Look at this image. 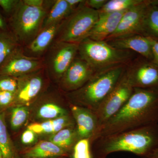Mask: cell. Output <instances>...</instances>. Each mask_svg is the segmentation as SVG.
I'll return each mask as SVG.
<instances>
[{
    "label": "cell",
    "mask_w": 158,
    "mask_h": 158,
    "mask_svg": "<svg viewBox=\"0 0 158 158\" xmlns=\"http://www.w3.org/2000/svg\"><path fill=\"white\" fill-rule=\"evenodd\" d=\"M69 108L80 140L89 139L90 141L98 128V120L95 113L87 108L70 103Z\"/></svg>",
    "instance_id": "obj_14"
},
{
    "label": "cell",
    "mask_w": 158,
    "mask_h": 158,
    "mask_svg": "<svg viewBox=\"0 0 158 158\" xmlns=\"http://www.w3.org/2000/svg\"><path fill=\"white\" fill-rule=\"evenodd\" d=\"M0 158H3L2 156V154H1V152H0Z\"/></svg>",
    "instance_id": "obj_40"
},
{
    "label": "cell",
    "mask_w": 158,
    "mask_h": 158,
    "mask_svg": "<svg viewBox=\"0 0 158 158\" xmlns=\"http://www.w3.org/2000/svg\"><path fill=\"white\" fill-rule=\"evenodd\" d=\"M151 1H142L128 9L122 17L116 31L106 41L135 35H142L144 17Z\"/></svg>",
    "instance_id": "obj_9"
},
{
    "label": "cell",
    "mask_w": 158,
    "mask_h": 158,
    "mask_svg": "<svg viewBox=\"0 0 158 158\" xmlns=\"http://www.w3.org/2000/svg\"><path fill=\"white\" fill-rule=\"evenodd\" d=\"M95 73L94 70L85 60L76 58L60 79L61 88L68 92L78 90Z\"/></svg>",
    "instance_id": "obj_12"
},
{
    "label": "cell",
    "mask_w": 158,
    "mask_h": 158,
    "mask_svg": "<svg viewBox=\"0 0 158 158\" xmlns=\"http://www.w3.org/2000/svg\"><path fill=\"white\" fill-rule=\"evenodd\" d=\"M150 37L151 43L152 59V62L158 66V40Z\"/></svg>",
    "instance_id": "obj_33"
},
{
    "label": "cell",
    "mask_w": 158,
    "mask_h": 158,
    "mask_svg": "<svg viewBox=\"0 0 158 158\" xmlns=\"http://www.w3.org/2000/svg\"><path fill=\"white\" fill-rule=\"evenodd\" d=\"M19 2V0H0V7L6 13L12 14Z\"/></svg>",
    "instance_id": "obj_32"
},
{
    "label": "cell",
    "mask_w": 158,
    "mask_h": 158,
    "mask_svg": "<svg viewBox=\"0 0 158 158\" xmlns=\"http://www.w3.org/2000/svg\"><path fill=\"white\" fill-rule=\"evenodd\" d=\"M53 2L45 7H38L28 6L19 1L11 19L13 34L18 42L30 43L36 37Z\"/></svg>",
    "instance_id": "obj_5"
},
{
    "label": "cell",
    "mask_w": 158,
    "mask_h": 158,
    "mask_svg": "<svg viewBox=\"0 0 158 158\" xmlns=\"http://www.w3.org/2000/svg\"><path fill=\"white\" fill-rule=\"evenodd\" d=\"M80 140L76 125L65 127L50 135L48 141L71 154L75 144Z\"/></svg>",
    "instance_id": "obj_20"
},
{
    "label": "cell",
    "mask_w": 158,
    "mask_h": 158,
    "mask_svg": "<svg viewBox=\"0 0 158 158\" xmlns=\"http://www.w3.org/2000/svg\"><path fill=\"white\" fill-rule=\"evenodd\" d=\"M43 68L41 59L26 56L19 47L0 66V75L18 78L41 70Z\"/></svg>",
    "instance_id": "obj_8"
},
{
    "label": "cell",
    "mask_w": 158,
    "mask_h": 158,
    "mask_svg": "<svg viewBox=\"0 0 158 158\" xmlns=\"http://www.w3.org/2000/svg\"><path fill=\"white\" fill-rule=\"evenodd\" d=\"M114 48L136 52L146 59H152L151 43L149 37L135 34L106 41Z\"/></svg>",
    "instance_id": "obj_15"
},
{
    "label": "cell",
    "mask_w": 158,
    "mask_h": 158,
    "mask_svg": "<svg viewBox=\"0 0 158 158\" xmlns=\"http://www.w3.org/2000/svg\"><path fill=\"white\" fill-rule=\"evenodd\" d=\"M52 50L48 60V69L56 78H62L76 58L79 44L57 42Z\"/></svg>",
    "instance_id": "obj_11"
},
{
    "label": "cell",
    "mask_w": 158,
    "mask_h": 158,
    "mask_svg": "<svg viewBox=\"0 0 158 158\" xmlns=\"http://www.w3.org/2000/svg\"></svg>",
    "instance_id": "obj_42"
},
{
    "label": "cell",
    "mask_w": 158,
    "mask_h": 158,
    "mask_svg": "<svg viewBox=\"0 0 158 158\" xmlns=\"http://www.w3.org/2000/svg\"><path fill=\"white\" fill-rule=\"evenodd\" d=\"M126 11L99 14L98 19L88 38L98 41H106L116 31L123 15Z\"/></svg>",
    "instance_id": "obj_16"
},
{
    "label": "cell",
    "mask_w": 158,
    "mask_h": 158,
    "mask_svg": "<svg viewBox=\"0 0 158 158\" xmlns=\"http://www.w3.org/2000/svg\"><path fill=\"white\" fill-rule=\"evenodd\" d=\"M11 107L10 125L12 130H17L25 124L28 118L30 109L26 106H14Z\"/></svg>",
    "instance_id": "obj_27"
},
{
    "label": "cell",
    "mask_w": 158,
    "mask_h": 158,
    "mask_svg": "<svg viewBox=\"0 0 158 158\" xmlns=\"http://www.w3.org/2000/svg\"><path fill=\"white\" fill-rule=\"evenodd\" d=\"M71 158H94L90 139H80L77 142L73 149Z\"/></svg>",
    "instance_id": "obj_28"
},
{
    "label": "cell",
    "mask_w": 158,
    "mask_h": 158,
    "mask_svg": "<svg viewBox=\"0 0 158 158\" xmlns=\"http://www.w3.org/2000/svg\"><path fill=\"white\" fill-rule=\"evenodd\" d=\"M0 152L3 158H19L14 144L9 136L5 114L0 113Z\"/></svg>",
    "instance_id": "obj_24"
},
{
    "label": "cell",
    "mask_w": 158,
    "mask_h": 158,
    "mask_svg": "<svg viewBox=\"0 0 158 158\" xmlns=\"http://www.w3.org/2000/svg\"><path fill=\"white\" fill-rule=\"evenodd\" d=\"M125 65L115 66L95 73L83 87L69 93V103L95 112L124 73Z\"/></svg>",
    "instance_id": "obj_3"
},
{
    "label": "cell",
    "mask_w": 158,
    "mask_h": 158,
    "mask_svg": "<svg viewBox=\"0 0 158 158\" xmlns=\"http://www.w3.org/2000/svg\"><path fill=\"white\" fill-rule=\"evenodd\" d=\"M24 158H52L67 157L71 154L48 140H41L23 152Z\"/></svg>",
    "instance_id": "obj_17"
},
{
    "label": "cell",
    "mask_w": 158,
    "mask_h": 158,
    "mask_svg": "<svg viewBox=\"0 0 158 158\" xmlns=\"http://www.w3.org/2000/svg\"><path fill=\"white\" fill-rule=\"evenodd\" d=\"M69 6L73 11H74L78 9L80 6L83 4L85 1L84 0H66Z\"/></svg>",
    "instance_id": "obj_36"
},
{
    "label": "cell",
    "mask_w": 158,
    "mask_h": 158,
    "mask_svg": "<svg viewBox=\"0 0 158 158\" xmlns=\"http://www.w3.org/2000/svg\"><path fill=\"white\" fill-rule=\"evenodd\" d=\"M91 149L94 158L118 152L146 157L158 150V123L100 137L91 143Z\"/></svg>",
    "instance_id": "obj_2"
},
{
    "label": "cell",
    "mask_w": 158,
    "mask_h": 158,
    "mask_svg": "<svg viewBox=\"0 0 158 158\" xmlns=\"http://www.w3.org/2000/svg\"><path fill=\"white\" fill-rule=\"evenodd\" d=\"M23 2L28 6L34 7H43L48 6L52 1L43 0H23Z\"/></svg>",
    "instance_id": "obj_35"
},
{
    "label": "cell",
    "mask_w": 158,
    "mask_h": 158,
    "mask_svg": "<svg viewBox=\"0 0 158 158\" xmlns=\"http://www.w3.org/2000/svg\"><path fill=\"white\" fill-rule=\"evenodd\" d=\"M69 114L70 112L56 103L48 102L40 106L36 111V117L42 122L56 119Z\"/></svg>",
    "instance_id": "obj_23"
},
{
    "label": "cell",
    "mask_w": 158,
    "mask_h": 158,
    "mask_svg": "<svg viewBox=\"0 0 158 158\" xmlns=\"http://www.w3.org/2000/svg\"><path fill=\"white\" fill-rule=\"evenodd\" d=\"M149 158V157H145V158Z\"/></svg>",
    "instance_id": "obj_41"
},
{
    "label": "cell",
    "mask_w": 158,
    "mask_h": 158,
    "mask_svg": "<svg viewBox=\"0 0 158 158\" xmlns=\"http://www.w3.org/2000/svg\"><path fill=\"white\" fill-rule=\"evenodd\" d=\"M98 17V11L86 6L85 1L65 19L57 42L76 44L82 42L88 38Z\"/></svg>",
    "instance_id": "obj_6"
},
{
    "label": "cell",
    "mask_w": 158,
    "mask_h": 158,
    "mask_svg": "<svg viewBox=\"0 0 158 158\" xmlns=\"http://www.w3.org/2000/svg\"><path fill=\"white\" fill-rule=\"evenodd\" d=\"M76 125L71 114L52 120L37 122L28 125L27 128L33 131L37 135H51L65 127Z\"/></svg>",
    "instance_id": "obj_19"
},
{
    "label": "cell",
    "mask_w": 158,
    "mask_h": 158,
    "mask_svg": "<svg viewBox=\"0 0 158 158\" xmlns=\"http://www.w3.org/2000/svg\"><path fill=\"white\" fill-rule=\"evenodd\" d=\"M52 158H71L67 157H62Z\"/></svg>",
    "instance_id": "obj_39"
},
{
    "label": "cell",
    "mask_w": 158,
    "mask_h": 158,
    "mask_svg": "<svg viewBox=\"0 0 158 158\" xmlns=\"http://www.w3.org/2000/svg\"><path fill=\"white\" fill-rule=\"evenodd\" d=\"M41 70L17 78L18 87L12 106L29 107L42 91L44 80Z\"/></svg>",
    "instance_id": "obj_10"
},
{
    "label": "cell",
    "mask_w": 158,
    "mask_h": 158,
    "mask_svg": "<svg viewBox=\"0 0 158 158\" xmlns=\"http://www.w3.org/2000/svg\"><path fill=\"white\" fill-rule=\"evenodd\" d=\"M78 53L96 73L127 65L132 59L134 52L114 48L106 41L87 38L79 44Z\"/></svg>",
    "instance_id": "obj_4"
},
{
    "label": "cell",
    "mask_w": 158,
    "mask_h": 158,
    "mask_svg": "<svg viewBox=\"0 0 158 158\" xmlns=\"http://www.w3.org/2000/svg\"><path fill=\"white\" fill-rule=\"evenodd\" d=\"M158 123V88H134L127 102L97 131L90 141Z\"/></svg>",
    "instance_id": "obj_1"
},
{
    "label": "cell",
    "mask_w": 158,
    "mask_h": 158,
    "mask_svg": "<svg viewBox=\"0 0 158 158\" xmlns=\"http://www.w3.org/2000/svg\"><path fill=\"white\" fill-rule=\"evenodd\" d=\"M146 157H149L151 158H158V150L154 152H153L152 154ZM145 158V157H144Z\"/></svg>",
    "instance_id": "obj_38"
},
{
    "label": "cell",
    "mask_w": 158,
    "mask_h": 158,
    "mask_svg": "<svg viewBox=\"0 0 158 158\" xmlns=\"http://www.w3.org/2000/svg\"><path fill=\"white\" fill-rule=\"evenodd\" d=\"M158 2L152 1L144 17L142 35L158 40Z\"/></svg>",
    "instance_id": "obj_22"
},
{
    "label": "cell",
    "mask_w": 158,
    "mask_h": 158,
    "mask_svg": "<svg viewBox=\"0 0 158 158\" xmlns=\"http://www.w3.org/2000/svg\"><path fill=\"white\" fill-rule=\"evenodd\" d=\"M134 90L124 71L113 90L94 112L98 120V130L124 106Z\"/></svg>",
    "instance_id": "obj_7"
},
{
    "label": "cell",
    "mask_w": 158,
    "mask_h": 158,
    "mask_svg": "<svg viewBox=\"0 0 158 158\" xmlns=\"http://www.w3.org/2000/svg\"><path fill=\"white\" fill-rule=\"evenodd\" d=\"M7 28V25L6 20L0 13V31H6Z\"/></svg>",
    "instance_id": "obj_37"
},
{
    "label": "cell",
    "mask_w": 158,
    "mask_h": 158,
    "mask_svg": "<svg viewBox=\"0 0 158 158\" xmlns=\"http://www.w3.org/2000/svg\"><path fill=\"white\" fill-rule=\"evenodd\" d=\"M73 12L66 0L53 1L44 20L41 30L48 26L61 22Z\"/></svg>",
    "instance_id": "obj_21"
},
{
    "label": "cell",
    "mask_w": 158,
    "mask_h": 158,
    "mask_svg": "<svg viewBox=\"0 0 158 158\" xmlns=\"http://www.w3.org/2000/svg\"><path fill=\"white\" fill-rule=\"evenodd\" d=\"M108 0H88L85 1V5L89 8L98 11L103 8Z\"/></svg>",
    "instance_id": "obj_34"
},
{
    "label": "cell",
    "mask_w": 158,
    "mask_h": 158,
    "mask_svg": "<svg viewBox=\"0 0 158 158\" xmlns=\"http://www.w3.org/2000/svg\"><path fill=\"white\" fill-rule=\"evenodd\" d=\"M18 47V41L13 33L0 31V66Z\"/></svg>",
    "instance_id": "obj_25"
},
{
    "label": "cell",
    "mask_w": 158,
    "mask_h": 158,
    "mask_svg": "<svg viewBox=\"0 0 158 158\" xmlns=\"http://www.w3.org/2000/svg\"><path fill=\"white\" fill-rule=\"evenodd\" d=\"M38 135L33 131L27 128L25 130L21 137V141L23 144L26 145L35 144L38 139Z\"/></svg>",
    "instance_id": "obj_31"
},
{
    "label": "cell",
    "mask_w": 158,
    "mask_h": 158,
    "mask_svg": "<svg viewBox=\"0 0 158 158\" xmlns=\"http://www.w3.org/2000/svg\"><path fill=\"white\" fill-rule=\"evenodd\" d=\"M65 20L42 29L29 43V52L34 55L40 54L44 52L59 34Z\"/></svg>",
    "instance_id": "obj_18"
},
{
    "label": "cell",
    "mask_w": 158,
    "mask_h": 158,
    "mask_svg": "<svg viewBox=\"0 0 158 158\" xmlns=\"http://www.w3.org/2000/svg\"><path fill=\"white\" fill-rule=\"evenodd\" d=\"M15 98V93L0 90V109L11 107Z\"/></svg>",
    "instance_id": "obj_30"
},
{
    "label": "cell",
    "mask_w": 158,
    "mask_h": 158,
    "mask_svg": "<svg viewBox=\"0 0 158 158\" xmlns=\"http://www.w3.org/2000/svg\"><path fill=\"white\" fill-rule=\"evenodd\" d=\"M143 0H110L99 10V14L113 13L126 11L136 6Z\"/></svg>",
    "instance_id": "obj_26"
},
{
    "label": "cell",
    "mask_w": 158,
    "mask_h": 158,
    "mask_svg": "<svg viewBox=\"0 0 158 158\" xmlns=\"http://www.w3.org/2000/svg\"><path fill=\"white\" fill-rule=\"evenodd\" d=\"M125 73L134 88H158V66L152 62H137L125 69Z\"/></svg>",
    "instance_id": "obj_13"
},
{
    "label": "cell",
    "mask_w": 158,
    "mask_h": 158,
    "mask_svg": "<svg viewBox=\"0 0 158 158\" xmlns=\"http://www.w3.org/2000/svg\"><path fill=\"white\" fill-rule=\"evenodd\" d=\"M18 87L17 78L0 75V90L15 93Z\"/></svg>",
    "instance_id": "obj_29"
}]
</instances>
